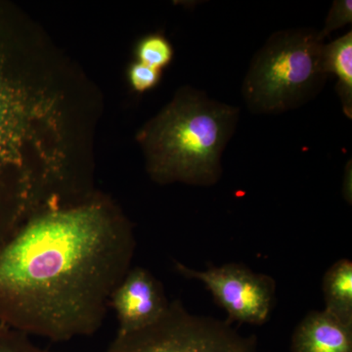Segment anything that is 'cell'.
I'll use <instances>...</instances> for the list:
<instances>
[{"label":"cell","mask_w":352,"mask_h":352,"mask_svg":"<svg viewBox=\"0 0 352 352\" xmlns=\"http://www.w3.org/2000/svg\"><path fill=\"white\" fill-rule=\"evenodd\" d=\"M170 302L163 285L149 270L131 267L110 300V309L119 324L118 333L134 332L151 325Z\"/></svg>","instance_id":"cell-7"},{"label":"cell","mask_w":352,"mask_h":352,"mask_svg":"<svg viewBox=\"0 0 352 352\" xmlns=\"http://www.w3.org/2000/svg\"><path fill=\"white\" fill-rule=\"evenodd\" d=\"M173 54L170 43L160 34L147 36L138 44L139 62L159 71L170 64Z\"/></svg>","instance_id":"cell-11"},{"label":"cell","mask_w":352,"mask_h":352,"mask_svg":"<svg viewBox=\"0 0 352 352\" xmlns=\"http://www.w3.org/2000/svg\"><path fill=\"white\" fill-rule=\"evenodd\" d=\"M325 309L338 320L352 326V261L342 258L326 271L323 277Z\"/></svg>","instance_id":"cell-9"},{"label":"cell","mask_w":352,"mask_h":352,"mask_svg":"<svg viewBox=\"0 0 352 352\" xmlns=\"http://www.w3.org/2000/svg\"><path fill=\"white\" fill-rule=\"evenodd\" d=\"M349 183L351 184V164H349V168H346V175H344V196L349 204H351V191L349 189Z\"/></svg>","instance_id":"cell-15"},{"label":"cell","mask_w":352,"mask_h":352,"mask_svg":"<svg viewBox=\"0 0 352 352\" xmlns=\"http://www.w3.org/2000/svg\"><path fill=\"white\" fill-rule=\"evenodd\" d=\"M175 270L187 279L203 283L217 305L226 310L229 323L261 326L270 321L277 289L276 282L270 275L234 263L210 266L206 270L176 263Z\"/></svg>","instance_id":"cell-6"},{"label":"cell","mask_w":352,"mask_h":352,"mask_svg":"<svg viewBox=\"0 0 352 352\" xmlns=\"http://www.w3.org/2000/svg\"><path fill=\"white\" fill-rule=\"evenodd\" d=\"M161 71L138 62L129 69L132 87L139 92L147 91L159 82Z\"/></svg>","instance_id":"cell-14"},{"label":"cell","mask_w":352,"mask_h":352,"mask_svg":"<svg viewBox=\"0 0 352 352\" xmlns=\"http://www.w3.org/2000/svg\"><path fill=\"white\" fill-rule=\"evenodd\" d=\"M136 245L104 199L32 215L0 248V324L55 342L94 335Z\"/></svg>","instance_id":"cell-1"},{"label":"cell","mask_w":352,"mask_h":352,"mask_svg":"<svg viewBox=\"0 0 352 352\" xmlns=\"http://www.w3.org/2000/svg\"><path fill=\"white\" fill-rule=\"evenodd\" d=\"M323 39L312 29L275 32L254 55L243 95L254 113H281L305 105L327 80Z\"/></svg>","instance_id":"cell-4"},{"label":"cell","mask_w":352,"mask_h":352,"mask_svg":"<svg viewBox=\"0 0 352 352\" xmlns=\"http://www.w3.org/2000/svg\"><path fill=\"white\" fill-rule=\"evenodd\" d=\"M322 64L325 73L338 78L337 94L344 113L352 119V32L324 44Z\"/></svg>","instance_id":"cell-10"},{"label":"cell","mask_w":352,"mask_h":352,"mask_svg":"<svg viewBox=\"0 0 352 352\" xmlns=\"http://www.w3.org/2000/svg\"><path fill=\"white\" fill-rule=\"evenodd\" d=\"M0 54V248L63 175L64 160L47 151L56 105L7 71Z\"/></svg>","instance_id":"cell-2"},{"label":"cell","mask_w":352,"mask_h":352,"mask_svg":"<svg viewBox=\"0 0 352 352\" xmlns=\"http://www.w3.org/2000/svg\"><path fill=\"white\" fill-rule=\"evenodd\" d=\"M240 118V109L184 87L150 122L140 139L148 171L161 184L210 187L221 178V159Z\"/></svg>","instance_id":"cell-3"},{"label":"cell","mask_w":352,"mask_h":352,"mask_svg":"<svg viewBox=\"0 0 352 352\" xmlns=\"http://www.w3.org/2000/svg\"><path fill=\"white\" fill-rule=\"evenodd\" d=\"M105 352H258L256 338L238 333L228 321L191 314L179 300L170 302L151 325L117 333Z\"/></svg>","instance_id":"cell-5"},{"label":"cell","mask_w":352,"mask_h":352,"mask_svg":"<svg viewBox=\"0 0 352 352\" xmlns=\"http://www.w3.org/2000/svg\"><path fill=\"white\" fill-rule=\"evenodd\" d=\"M0 352H55L36 346L31 337L0 324Z\"/></svg>","instance_id":"cell-12"},{"label":"cell","mask_w":352,"mask_h":352,"mask_svg":"<svg viewBox=\"0 0 352 352\" xmlns=\"http://www.w3.org/2000/svg\"><path fill=\"white\" fill-rule=\"evenodd\" d=\"M351 0H335L330 11H329L324 29L319 31V36L324 41L333 32L342 29L344 25L351 24Z\"/></svg>","instance_id":"cell-13"},{"label":"cell","mask_w":352,"mask_h":352,"mask_svg":"<svg viewBox=\"0 0 352 352\" xmlns=\"http://www.w3.org/2000/svg\"><path fill=\"white\" fill-rule=\"evenodd\" d=\"M292 352H352V326L326 310L308 312L291 340Z\"/></svg>","instance_id":"cell-8"}]
</instances>
